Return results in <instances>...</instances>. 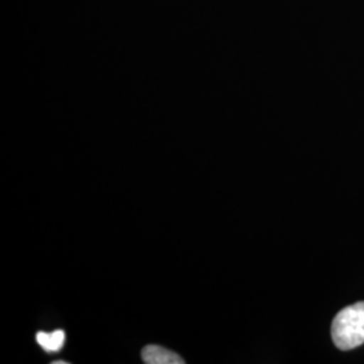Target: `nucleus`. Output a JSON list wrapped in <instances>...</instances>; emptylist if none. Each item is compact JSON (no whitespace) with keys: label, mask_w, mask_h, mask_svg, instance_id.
Masks as SVG:
<instances>
[{"label":"nucleus","mask_w":364,"mask_h":364,"mask_svg":"<svg viewBox=\"0 0 364 364\" xmlns=\"http://www.w3.org/2000/svg\"><path fill=\"white\" fill-rule=\"evenodd\" d=\"M332 338L341 351L364 343V302H356L336 314L332 323Z\"/></svg>","instance_id":"obj_1"},{"label":"nucleus","mask_w":364,"mask_h":364,"mask_svg":"<svg viewBox=\"0 0 364 364\" xmlns=\"http://www.w3.org/2000/svg\"><path fill=\"white\" fill-rule=\"evenodd\" d=\"M36 340L39 346L48 352L60 351L65 343V332L63 329H57L54 332H38Z\"/></svg>","instance_id":"obj_3"},{"label":"nucleus","mask_w":364,"mask_h":364,"mask_svg":"<svg viewBox=\"0 0 364 364\" xmlns=\"http://www.w3.org/2000/svg\"><path fill=\"white\" fill-rule=\"evenodd\" d=\"M68 362H63V360H57V362H53V364H66Z\"/></svg>","instance_id":"obj_4"},{"label":"nucleus","mask_w":364,"mask_h":364,"mask_svg":"<svg viewBox=\"0 0 364 364\" xmlns=\"http://www.w3.org/2000/svg\"><path fill=\"white\" fill-rule=\"evenodd\" d=\"M142 359L147 364H183V359L176 352L161 346H147L142 351Z\"/></svg>","instance_id":"obj_2"}]
</instances>
